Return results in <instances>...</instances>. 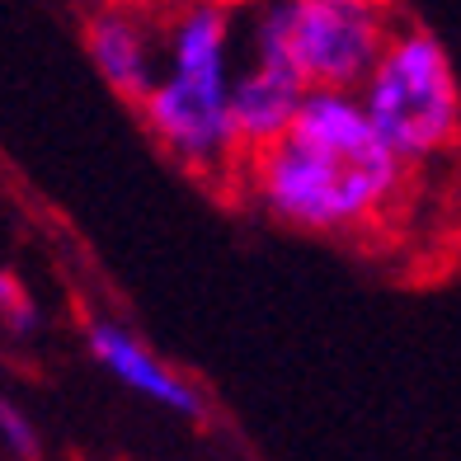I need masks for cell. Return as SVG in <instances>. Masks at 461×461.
<instances>
[{"label": "cell", "instance_id": "cell-2", "mask_svg": "<svg viewBox=\"0 0 461 461\" xmlns=\"http://www.w3.org/2000/svg\"><path fill=\"white\" fill-rule=\"evenodd\" d=\"M236 19L217 0H175L165 14V57L151 95L137 104L160 151L212 184H236L245 151L230 122Z\"/></svg>", "mask_w": 461, "mask_h": 461}, {"label": "cell", "instance_id": "cell-10", "mask_svg": "<svg viewBox=\"0 0 461 461\" xmlns=\"http://www.w3.org/2000/svg\"><path fill=\"white\" fill-rule=\"evenodd\" d=\"M217 5H226V10H230V5H259V0H217Z\"/></svg>", "mask_w": 461, "mask_h": 461}, {"label": "cell", "instance_id": "cell-9", "mask_svg": "<svg viewBox=\"0 0 461 461\" xmlns=\"http://www.w3.org/2000/svg\"><path fill=\"white\" fill-rule=\"evenodd\" d=\"M0 316H5V325L14 334H33L38 330V311L24 297V287H19V278L10 274V268H0Z\"/></svg>", "mask_w": 461, "mask_h": 461}, {"label": "cell", "instance_id": "cell-4", "mask_svg": "<svg viewBox=\"0 0 461 461\" xmlns=\"http://www.w3.org/2000/svg\"><path fill=\"white\" fill-rule=\"evenodd\" d=\"M363 109L372 128L410 170L447 160L461 146V86L452 57L429 29L401 24L382 61L363 80Z\"/></svg>", "mask_w": 461, "mask_h": 461}, {"label": "cell", "instance_id": "cell-7", "mask_svg": "<svg viewBox=\"0 0 461 461\" xmlns=\"http://www.w3.org/2000/svg\"><path fill=\"white\" fill-rule=\"evenodd\" d=\"M302 99H306V86L292 71L249 57L236 71V86H230V122H236L240 151L255 156L264 146H274L292 128Z\"/></svg>", "mask_w": 461, "mask_h": 461}, {"label": "cell", "instance_id": "cell-1", "mask_svg": "<svg viewBox=\"0 0 461 461\" xmlns=\"http://www.w3.org/2000/svg\"><path fill=\"white\" fill-rule=\"evenodd\" d=\"M414 170L372 128L358 95L306 90L292 128L245 156L230 188L306 236H372L410 194Z\"/></svg>", "mask_w": 461, "mask_h": 461}, {"label": "cell", "instance_id": "cell-6", "mask_svg": "<svg viewBox=\"0 0 461 461\" xmlns=\"http://www.w3.org/2000/svg\"><path fill=\"white\" fill-rule=\"evenodd\" d=\"M86 344H90V358L109 372L122 391H132V395H141V401H151V405L170 410L179 419H203L198 386L188 382V376H179L156 348H146L128 325H118V321H90Z\"/></svg>", "mask_w": 461, "mask_h": 461}, {"label": "cell", "instance_id": "cell-5", "mask_svg": "<svg viewBox=\"0 0 461 461\" xmlns=\"http://www.w3.org/2000/svg\"><path fill=\"white\" fill-rule=\"evenodd\" d=\"M86 48L104 86L128 104L151 95L165 57V14L146 0H95L86 14Z\"/></svg>", "mask_w": 461, "mask_h": 461}, {"label": "cell", "instance_id": "cell-3", "mask_svg": "<svg viewBox=\"0 0 461 461\" xmlns=\"http://www.w3.org/2000/svg\"><path fill=\"white\" fill-rule=\"evenodd\" d=\"M395 29L391 0H259L245 43L306 90L358 95Z\"/></svg>", "mask_w": 461, "mask_h": 461}, {"label": "cell", "instance_id": "cell-8", "mask_svg": "<svg viewBox=\"0 0 461 461\" xmlns=\"http://www.w3.org/2000/svg\"><path fill=\"white\" fill-rule=\"evenodd\" d=\"M0 443H5V452H14L19 461H38V424L19 410L10 395H0Z\"/></svg>", "mask_w": 461, "mask_h": 461}]
</instances>
